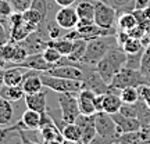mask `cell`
<instances>
[{
  "label": "cell",
  "mask_w": 150,
  "mask_h": 144,
  "mask_svg": "<svg viewBox=\"0 0 150 144\" xmlns=\"http://www.w3.org/2000/svg\"><path fill=\"white\" fill-rule=\"evenodd\" d=\"M127 61V53L122 50V47L115 46L103 57L96 65V71L103 78L106 83H111L112 78L121 71Z\"/></svg>",
  "instance_id": "obj_1"
},
{
  "label": "cell",
  "mask_w": 150,
  "mask_h": 144,
  "mask_svg": "<svg viewBox=\"0 0 150 144\" xmlns=\"http://www.w3.org/2000/svg\"><path fill=\"white\" fill-rule=\"evenodd\" d=\"M115 46H118L115 36H100L96 39H92V40H88L86 51L82 57L81 65L96 68L97 63L108 53V50H111Z\"/></svg>",
  "instance_id": "obj_2"
},
{
  "label": "cell",
  "mask_w": 150,
  "mask_h": 144,
  "mask_svg": "<svg viewBox=\"0 0 150 144\" xmlns=\"http://www.w3.org/2000/svg\"><path fill=\"white\" fill-rule=\"evenodd\" d=\"M145 83H150V82L147 79V76L142 74V71L131 70L124 65L121 71L112 78L108 87H110V91L120 94V90H122L125 87H129V86L139 87L140 85H145Z\"/></svg>",
  "instance_id": "obj_3"
},
{
  "label": "cell",
  "mask_w": 150,
  "mask_h": 144,
  "mask_svg": "<svg viewBox=\"0 0 150 144\" xmlns=\"http://www.w3.org/2000/svg\"><path fill=\"white\" fill-rule=\"evenodd\" d=\"M43 85L47 89L57 93H72V94H78L82 90V80H74V79H65V78H59V76H53L46 72L40 74Z\"/></svg>",
  "instance_id": "obj_4"
},
{
  "label": "cell",
  "mask_w": 150,
  "mask_h": 144,
  "mask_svg": "<svg viewBox=\"0 0 150 144\" xmlns=\"http://www.w3.org/2000/svg\"><path fill=\"white\" fill-rule=\"evenodd\" d=\"M8 29H10V40L21 42L31 33L38 31L39 28L31 22L24 20V15L20 11H14L8 18Z\"/></svg>",
  "instance_id": "obj_5"
},
{
  "label": "cell",
  "mask_w": 150,
  "mask_h": 144,
  "mask_svg": "<svg viewBox=\"0 0 150 144\" xmlns=\"http://www.w3.org/2000/svg\"><path fill=\"white\" fill-rule=\"evenodd\" d=\"M59 105H60V117L64 123H72L81 114L78 98L72 93H59Z\"/></svg>",
  "instance_id": "obj_6"
},
{
  "label": "cell",
  "mask_w": 150,
  "mask_h": 144,
  "mask_svg": "<svg viewBox=\"0 0 150 144\" xmlns=\"http://www.w3.org/2000/svg\"><path fill=\"white\" fill-rule=\"evenodd\" d=\"M95 24L104 29L117 28V11L108 3L95 1Z\"/></svg>",
  "instance_id": "obj_7"
},
{
  "label": "cell",
  "mask_w": 150,
  "mask_h": 144,
  "mask_svg": "<svg viewBox=\"0 0 150 144\" xmlns=\"http://www.w3.org/2000/svg\"><path fill=\"white\" fill-rule=\"evenodd\" d=\"M95 125H96V132L99 136H102L104 139L114 140V141L118 140L120 133H118L117 125L110 114L104 111L96 112L95 114Z\"/></svg>",
  "instance_id": "obj_8"
},
{
  "label": "cell",
  "mask_w": 150,
  "mask_h": 144,
  "mask_svg": "<svg viewBox=\"0 0 150 144\" xmlns=\"http://www.w3.org/2000/svg\"><path fill=\"white\" fill-rule=\"evenodd\" d=\"M83 68V79H82V89H89V90L95 91L96 94H104L110 91L108 83H106L103 78L99 75V72L96 71V68L93 67H85L81 65Z\"/></svg>",
  "instance_id": "obj_9"
},
{
  "label": "cell",
  "mask_w": 150,
  "mask_h": 144,
  "mask_svg": "<svg viewBox=\"0 0 150 144\" xmlns=\"http://www.w3.org/2000/svg\"><path fill=\"white\" fill-rule=\"evenodd\" d=\"M0 54L7 61V67H16L29 55L21 43L13 42V40L7 42L4 46L0 47Z\"/></svg>",
  "instance_id": "obj_10"
},
{
  "label": "cell",
  "mask_w": 150,
  "mask_h": 144,
  "mask_svg": "<svg viewBox=\"0 0 150 144\" xmlns=\"http://www.w3.org/2000/svg\"><path fill=\"white\" fill-rule=\"evenodd\" d=\"M40 125H42V114L40 112L35 111V110H29L28 108L27 111L22 114L21 119L16 122L14 125L8 126L11 132H20V130H25V132H35V130H39L40 129Z\"/></svg>",
  "instance_id": "obj_11"
},
{
  "label": "cell",
  "mask_w": 150,
  "mask_h": 144,
  "mask_svg": "<svg viewBox=\"0 0 150 144\" xmlns=\"http://www.w3.org/2000/svg\"><path fill=\"white\" fill-rule=\"evenodd\" d=\"M75 123H76L81 128V130H82L81 144H89L92 140L97 136L96 125H95V114H93V115L79 114L78 118L75 119Z\"/></svg>",
  "instance_id": "obj_12"
},
{
  "label": "cell",
  "mask_w": 150,
  "mask_h": 144,
  "mask_svg": "<svg viewBox=\"0 0 150 144\" xmlns=\"http://www.w3.org/2000/svg\"><path fill=\"white\" fill-rule=\"evenodd\" d=\"M47 40H49L47 35L38 29L33 33H31L29 36L25 37L24 40H21L20 43L25 47L28 54H36V53H42L43 50L47 47Z\"/></svg>",
  "instance_id": "obj_13"
},
{
  "label": "cell",
  "mask_w": 150,
  "mask_h": 144,
  "mask_svg": "<svg viewBox=\"0 0 150 144\" xmlns=\"http://www.w3.org/2000/svg\"><path fill=\"white\" fill-rule=\"evenodd\" d=\"M46 74L59 76V78H65V79H74V80H82L83 79V68L75 64H61L56 65L54 68L47 71Z\"/></svg>",
  "instance_id": "obj_14"
},
{
  "label": "cell",
  "mask_w": 150,
  "mask_h": 144,
  "mask_svg": "<svg viewBox=\"0 0 150 144\" xmlns=\"http://www.w3.org/2000/svg\"><path fill=\"white\" fill-rule=\"evenodd\" d=\"M78 20L79 18H78L76 10L72 8V6H70V7H60V10L54 15V21L57 22L63 29H68V31L76 28Z\"/></svg>",
  "instance_id": "obj_15"
},
{
  "label": "cell",
  "mask_w": 150,
  "mask_h": 144,
  "mask_svg": "<svg viewBox=\"0 0 150 144\" xmlns=\"http://www.w3.org/2000/svg\"><path fill=\"white\" fill-rule=\"evenodd\" d=\"M16 67L20 68H27V70H35V71H40V72H47L52 68H54L53 64L47 63L42 53H36V54H29L27 58L24 60L22 63H20Z\"/></svg>",
  "instance_id": "obj_16"
},
{
  "label": "cell",
  "mask_w": 150,
  "mask_h": 144,
  "mask_svg": "<svg viewBox=\"0 0 150 144\" xmlns=\"http://www.w3.org/2000/svg\"><path fill=\"white\" fill-rule=\"evenodd\" d=\"M40 71L29 70L27 74H24V80H22V90L25 91V94H33L38 91H42L43 89V82L40 78Z\"/></svg>",
  "instance_id": "obj_17"
},
{
  "label": "cell",
  "mask_w": 150,
  "mask_h": 144,
  "mask_svg": "<svg viewBox=\"0 0 150 144\" xmlns=\"http://www.w3.org/2000/svg\"><path fill=\"white\" fill-rule=\"evenodd\" d=\"M114 122L117 125L118 133H129V132H136V130H140L142 129V125L140 122L136 119V118H129L122 115L121 112H115V114H111Z\"/></svg>",
  "instance_id": "obj_18"
},
{
  "label": "cell",
  "mask_w": 150,
  "mask_h": 144,
  "mask_svg": "<svg viewBox=\"0 0 150 144\" xmlns=\"http://www.w3.org/2000/svg\"><path fill=\"white\" fill-rule=\"evenodd\" d=\"M78 105H79V111L81 114H85V115H93L96 114V105H95V98H96V93L95 91L89 90V89H82L78 93Z\"/></svg>",
  "instance_id": "obj_19"
},
{
  "label": "cell",
  "mask_w": 150,
  "mask_h": 144,
  "mask_svg": "<svg viewBox=\"0 0 150 144\" xmlns=\"http://www.w3.org/2000/svg\"><path fill=\"white\" fill-rule=\"evenodd\" d=\"M25 104L29 110L40 112H47V101H46V91H38L33 94H25Z\"/></svg>",
  "instance_id": "obj_20"
},
{
  "label": "cell",
  "mask_w": 150,
  "mask_h": 144,
  "mask_svg": "<svg viewBox=\"0 0 150 144\" xmlns=\"http://www.w3.org/2000/svg\"><path fill=\"white\" fill-rule=\"evenodd\" d=\"M121 105H122V100H121L120 94L112 93V91L103 94V111L104 112H107L110 115L115 114V112L120 111Z\"/></svg>",
  "instance_id": "obj_21"
},
{
  "label": "cell",
  "mask_w": 150,
  "mask_h": 144,
  "mask_svg": "<svg viewBox=\"0 0 150 144\" xmlns=\"http://www.w3.org/2000/svg\"><path fill=\"white\" fill-rule=\"evenodd\" d=\"M39 133H40V139H42V144H47L53 140H64L61 130L60 128L56 125V122L50 123L43 126L42 129H39Z\"/></svg>",
  "instance_id": "obj_22"
},
{
  "label": "cell",
  "mask_w": 150,
  "mask_h": 144,
  "mask_svg": "<svg viewBox=\"0 0 150 144\" xmlns=\"http://www.w3.org/2000/svg\"><path fill=\"white\" fill-rule=\"evenodd\" d=\"M75 10L79 20L95 21V1L93 0H79L76 3Z\"/></svg>",
  "instance_id": "obj_23"
},
{
  "label": "cell",
  "mask_w": 150,
  "mask_h": 144,
  "mask_svg": "<svg viewBox=\"0 0 150 144\" xmlns=\"http://www.w3.org/2000/svg\"><path fill=\"white\" fill-rule=\"evenodd\" d=\"M0 96L8 100L10 103H17L25 98V91L22 90L21 86H8L3 85L0 87Z\"/></svg>",
  "instance_id": "obj_24"
},
{
  "label": "cell",
  "mask_w": 150,
  "mask_h": 144,
  "mask_svg": "<svg viewBox=\"0 0 150 144\" xmlns=\"http://www.w3.org/2000/svg\"><path fill=\"white\" fill-rule=\"evenodd\" d=\"M24 80V72L20 67H8L4 70V85L21 86Z\"/></svg>",
  "instance_id": "obj_25"
},
{
  "label": "cell",
  "mask_w": 150,
  "mask_h": 144,
  "mask_svg": "<svg viewBox=\"0 0 150 144\" xmlns=\"http://www.w3.org/2000/svg\"><path fill=\"white\" fill-rule=\"evenodd\" d=\"M135 108H136V119L140 122L142 128L149 126L150 125V107L146 104L142 97H139V100L135 103Z\"/></svg>",
  "instance_id": "obj_26"
},
{
  "label": "cell",
  "mask_w": 150,
  "mask_h": 144,
  "mask_svg": "<svg viewBox=\"0 0 150 144\" xmlns=\"http://www.w3.org/2000/svg\"><path fill=\"white\" fill-rule=\"evenodd\" d=\"M138 25V20L132 13H122L117 15V29L118 31H127L129 32L132 28H135Z\"/></svg>",
  "instance_id": "obj_27"
},
{
  "label": "cell",
  "mask_w": 150,
  "mask_h": 144,
  "mask_svg": "<svg viewBox=\"0 0 150 144\" xmlns=\"http://www.w3.org/2000/svg\"><path fill=\"white\" fill-rule=\"evenodd\" d=\"M47 46L50 47L57 48L60 53L63 54L64 57H67L68 54L71 53L72 50V46H74V40H70L67 37H59V39H49L47 40Z\"/></svg>",
  "instance_id": "obj_28"
},
{
  "label": "cell",
  "mask_w": 150,
  "mask_h": 144,
  "mask_svg": "<svg viewBox=\"0 0 150 144\" xmlns=\"http://www.w3.org/2000/svg\"><path fill=\"white\" fill-rule=\"evenodd\" d=\"M61 134L65 140H72V141H81L82 137V130L75 122L72 123H64V126L60 129Z\"/></svg>",
  "instance_id": "obj_29"
},
{
  "label": "cell",
  "mask_w": 150,
  "mask_h": 144,
  "mask_svg": "<svg viewBox=\"0 0 150 144\" xmlns=\"http://www.w3.org/2000/svg\"><path fill=\"white\" fill-rule=\"evenodd\" d=\"M14 110L11 107V103L0 96V125H8L13 121Z\"/></svg>",
  "instance_id": "obj_30"
},
{
  "label": "cell",
  "mask_w": 150,
  "mask_h": 144,
  "mask_svg": "<svg viewBox=\"0 0 150 144\" xmlns=\"http://www.w3.org/2000/svg\"><path fill=\"white\" fill-rule=\"evenodd\" d=\"M107 3L117 11V15L122 14V13H132L136 8L135 0H108Z\"/></svg>",
  "instance_id": "obj_31"
},
{
  "label": "cell",
  "mask_w": 150,
  "mask_h": 144,
  "mask_svg": "<svg viewBox=\"0 0 150 144\" xmlns=\"http://www.w3.org/2000/svg\"><path fill=\"white\" fill-rule=\"evenodd\" d=\"M120 97L122 103H127V104H135V103L139 100V90L138 87H134V86H129V87H125L122 90H120Z\"/></svg>",
  "instance_id": "obj_32"
},
{
  "label": "cell",
  "mask_w": 150,
  "mask_h": 144,
  "mask_svg": "<svg viewBox=\"0 0 150 144\" xmlns=\"http://www.w3.org/2000/svg\"><path fill=\"white\" fill-rule=\"evenodd\" d=\"M143 51L145 47L139 50L138 53L127 54V61H125V67H128L131 70H138L140 71V65H142V57H143Z\"/></svg>",
  "instance_id": "obj_33"
},
{
  "label": "cell",
  "mask_w": 150,
  "mask_h": 144,
  "mask_svg": "<svg viewBox=\"0 0 150 144\" xmlns=\"http://www.w3.org/2000/svg\"><path fill=\"white\" fill-rule=\"evenodd\" d=\"M117 141L121 144H140L143 141V137H142L140 130H136V132H129V133L120 134Z\"/></svg>",
  "instance_id": "obj_34"
},
{
  "label": "cell",
  "mask_w": 150,
  "mask_h": 144,
  "mask_svg": "<svg viewBox=\"0 0 150 144\" xmlns=\"http://www.w3.org/2000/svg\"><path fill=\"white\" fill-rule=\"evenodd\" d=\"M134 15L136 17L140 27L147 28L150 25V6H146L143 8H135Z\"/></svg>",
  "instance_id": "obj_35"
},
{
  "label": "cell",
  "mask_w": 150,
  "mask_h": 144,
  "mask_svg": "<svg viewBox=\"0 0 150 144\" xmlns=\"http://www.w3.org/2000/svg\"><path fill=\"white\" fill-rule=\"evenodd\" d=\"M121 47H122V50L127 54H132V53H138V51H139V50H142L145 46H143V43H142V40H140V39H136V37L129 36L128 40L124 43Z\"/></svg>",
  "instance_id": "obj_36"
},
{
  "label": "cell",
  "mask_w": 150,
  "mask_h": 144,
  "mask_svg": "<svg viewBox=\"0 0 150 144\" xmlns=\"http://www.w3.org/2000/svg\"><path fill=\"white\" fill-rule=\"evenodd\" d=\"M42 54H43V57H45V60H46L47 63H50V64H53L54 67L59 64L60 61H61V58L64 57L57 48L50 47V46H47V47L45 48L42 51Z\"/></svg>",
  "instance_id": "obj_37"
},
{
  "label": "cell",
  "mask_w": 150,
  "mask_h": 144,
  "mask_svg": "<svg viewBox=\"0 0 150 144\" xmlns=\"http://www.w3.org/2000/svg\"><path fill=\"white\" fill-rule=\"evenodd\" d=\"M14 13L10 0H0V22H3L6 27H8V18Z\"/></svg>",
  "instance_id": "obj_38"
},
{
  "label": "cell",
  "mask_w": 150,
  "mask_h": 144,
  "mask_svg": "<svg viewBox=\"0 0 150 144\" xmlns=\"http://www.w3.org/2000/svg\"><path fill=\"white\" fill-rule=\"evenodd\" d=\"M45 31H46V33H47L49 39H59V37H63V28L60 27L56 21L54 22L46 21Z\"/></svg>",
  "instance_id": "obj_39"
},
{
  "label": "cell",
  "mask_w": 150,
  "mask_h": 144,
  "mask_svg": "<svg viewBox=\"0 0 150 144\" xmlns=\"http://www.w3.org/2000/svg\"><path fill=\"white\" fill-rule=\"evenodd\" d=\"M140 71L142 74L149 76L150 75V44L145 47L143 51V57H142V65H140Z\"/></svg>",
  "instance_id": "obj_40"
},
{
  "label": "cell",
  "mask_w": 150,
  "mask_h": 144,
  "mask_svg": "<svg viewBox=\"0 0 150 144\" xmlns=\"http://www.w3.org/2000/svg\"><path fill=\"white\" fill-rule=\"evenodd\" d=\"M11 6L14 11H20V13H24L25 10H28L31 4H32V0H10Z\"/></svg>",
  "instance_id": "obj_41"
},
{
  "label": "cell",
  "mask_w": 150,
  "mask_h": 144,
  "mask_svg": "<svg viewBox=\"0 0 150 144\" xmlns=\"http://www.w3.org/2000/svg\"><path fill=\"white\" fill-rule=\"evenodd\" d=\"M122 115L129 118H136V108H135V104H127V103H122V105L120 108V111Z\"/></svg>",
  "instance_id": "obj_42"
},
{
  "label": "cell",
  "mask_w": 150,
  "mask_h": 144,
  "mask_svg": "<svg viewBox=\"0 0 150 144\" xmlns=\"http://www.w3.org/2000/svg\"><path fill=\"white\" fill-rule=\"evenodd\" d=\"M7 42H10V29L3 22H0V47L4 46Z\"/></svg>",
  "instance_id": "obj_43"
},
{
  "label": "cell",
  "mask_w": 150,
  "mask_h": 144,
  "mask_svg": "<svg viewBox=\"0 0 150 144\" xmlns=\"http://www.w3.org/2000/svg\"><path fill=\"white\" fill-rule=\"evenodd\" d=\"M138 90H139V96L145 100V103L150 107V83L140 85L138 87Z\"/></svg>",
  "instance_id": "obj_44"
},
{
  "label": "cell",
  "mask_w": 150,
  "mask_h": 144,
  "mask_svg": "<svg viewBox=\"0 0 150 144\" xmlns=\"http://www.w3.org/2000/svg\"><path fill=\"white\" fill-rule=\"evenodd\" d=\"M18 137H20L21 144H40L39 141H36L35 139H32L25 130H20V132H18Z\"/></svg>",
  "instance_id": "obj_45"
},
{
  "label": "cell",
  "mask_w": 150,
  "mask_h": 144,
  "mask_svg": "<svg viewBox=\"0 0 150 144\" xmlns=\"http://www.w3.org/2000/svg\"><path fill=\"white\" fill-rule=\"evenodd\" d=\"M145 32H146V28L140 27L139 24H138V25H136L135 28H132L128 33H129V36L136 37V39H142V37H143V35H145Z\"/></svg>",
  "instance_id": "obj_46"
},
{
  "label": "cell",
  "mask_w": 150,
  "mask_h": 144,
  "mask_svg": "<svg viewBox=\"0 0 150 144\" xmlns=\"http://www.w3.org/2000/svg\"><path fill=\"white\" fill-rule=\"evenodd\" d=\"M13 133H17V132H11L8 128H0V144H4Z\"/></svg>",
  "instance_id": "obj_47"
},
{
  "label": "cell",
  "mask_w": 150,
  "mask_h": 144,
  "mask_svg": "<svg viewBox=\"0 0 150 144\" xmlns=\"http://www.w3.org/2000/svg\"><path fill=\"white\" fill-rule=\"evenodd\" d=\"M115 141L114 140H110V139H104V137H102V136H99L97 134L95 139L92 140L89 144H114Z\"/></svg>",
  "instance_id": "obj_48"
},
{
  "label": "cell",
  "mask_w": 150,
  "mask_h": 144,
  "mask_svg": "<svg viewBox=\"0 0 150 144\" xmlns=\"http://www.w3.org/2000/svg\"><path fill=\"white\" fill-rule=\"evenodd\" d=\"M79 0H54L56 4H59L60 7H70V6L76 4Z\"/></svg>",
  "instance_id": "obj_49"
},
{
  "label": "cell",
  "mask_w": 150,
  "mask_h": 144,
  "mask_svg": "<svg viewBox=\"0 0 150 144\" xmlns=\"http://www.w3.org/2000/svg\"><path fill=\"white\" fill-rule=\"evenodd\" d=\"M95 105H96L97 112L103 111V94H96V98H95Z\"/></svg>",
  "instance_id": "obj_50"
},
{
  "label": "cell",
  "mask_w": 150,
  "mask_h": 144,
  "mask_svg": "<svg viewBox=\"0 0 150 144\" xmlns=\"http://www.w3.org/2000/svg\"><path fill=\"white\" fill-rule=\"evenodd\" d=\"M140 40H142V43H143L145 47L150 44V25L146 28V32H145V35H143V37H142Z\"/></svg>",
  "instance_id": "obj_51"
},
{
  "label": "cell",
  "mask_w": 150,
  "mask_h": 144,
  "mask_svg": "<svg viewBox=\"0 0 150 144\" xmlns=\"http://www.w3.org/2000/svg\"><path fill=\"white\" fill-rule=\"evenodd\" d=\"M136 1V8H143L150 4V0H135Z\"/></svg>",
  "instance_id": "obj_52"
},
{
  "label": "cell",
  "mask_w": 150,
  "mask_h": 144,
  "mask_svg": "<svg viewBox=\"0 0 150 144\" xmlns=\"http://www.w3.org/2000/svg\"><path fill=\"white\" fill-rule=\"evenodd\" d=\"M4 67H7V61L3 58V55L0 54V70H4Z\"/></svg>",
  "instance_id": "obj_53"
},
{
  "label": "cell",
  "mask_w": 150,
  "mask_h": 144,
  "mask_svg": "<svg viewBox=\"0 0 150 144\" xmlns=\"http://www.w3.org/2000/svg\"><path fill=\"white\" fill-rule=\"evenodd\" d=\"M4 85V70H0V87Z\"/></svg>",
  "instance_id": "obj_54"
},
{
  "label": "cell",
  "mask_w": 150,
  "mask_h": 144,
  "mask_svg": "<svg viewBox=\"0 0 150 144\" xmlns=\"http://www.w3.org/2000/svg\"><path fill=\"white\" fill-rule=\"evenodd\" d=\"M63 144H81V141H72V140H65L64 139Z\"/></svg>",
  "instance_id": "obj_55"
},
{
  "label": "cell",
  "mask_w": 150,
  "mask_h": 144,
  "mask_svg": "<svg viewBox=\"0 0 150 144\" xmlns=\"http://www.w3.org/2000/svg\"><path fill=\"white\" fill-rule=\"evenodd\" d=\"M63 141H64V140H53V141H50V143H47V144H63Z\"/></svg>",
  "instance_id": "obj_56"
},
{
  "label": "cell",
  "mask_w": 150,
  "mask_h": 144,
  "mask_svg": "<svg viewBox=\"0 0 150 144\" xmlns=\"http://www.w3.org/2000/svg\"><path fill=\"white\" fill-rule=\"evenodd\" d=\"M140 144H150V139H143V141Z\"/></svg>",
  "instance_id": "obj_57"
},
{
  "label": "cell",
  "mask_w": 150,
  "mask_h": 144,
  "mask_svg": "<svg viewBox=\"0 0 150 144\" xmlns=\"http://www.w3.org/2000/svg\"><path fill=\"white\" fill-rule=\"evenodd\" d=\"M93 1H104V3H107L108 0H93Z\"/></svg>",
  "instance_id": "obj_58"
},
{
  "label": "cell",
  "mask_w": 150,
  "mask_h": 144,
  "mask_svg": "<svg viewBox=\"0 0 150 144\" xmlns=\"http://www.w3.org/2000/svg\"><path fill=\"white\" fill-rule=\"evenodd\" d=\"M147 79H149V82H150V75H149V76H147Z\"/></svg>",
  "instance_id": "obj_59"
},
{
  "label": "cell",
  "mask_w": 150,
  "mask_h": 144,
  "mask_svg": "<svg viewBox=\"0 0 150 144\" xmlns=\"http://www.w3.org/2000/svg\"><path fill=\"white\" fill-rule=\"evenodd\" d=\"M114 144H121V143H118V141H115V143H114Z\"/></svg>",
  "instance_id": "obj_60"
},
{
  "label": "cell",
  "mask_w": 150,
  "mask_h": 144,
  "mask_svg": "<svg viewBox=\"0 0 150 144\" xmlns=\"http://www.w3.org/2000/svg\"><path fill=\"white\" fill-rule=\"evenodd\" d=\"M149 6H150V4H149Z\"/></svg>",
  "instance_id": "obj_61"
}]
</instances>
